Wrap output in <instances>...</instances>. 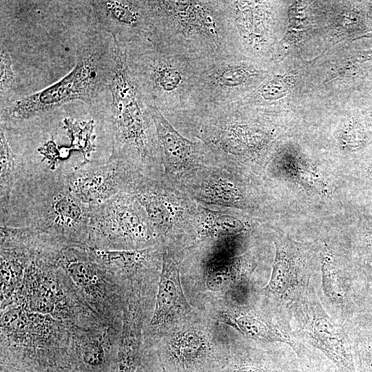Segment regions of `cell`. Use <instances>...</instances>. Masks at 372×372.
<instances>
[{
  "mask_svg": "<svg viewBox=\"0 0 372 372\" xmlns=\"http://www.w3.org/2000/svg\"><path fill=\"white\" fill-rule=\"evenodd\" d=\"M165 117L185 137L204 143L220 164L256 176L265 166L271 132L239 101L185 109Z\"/></svg>",
  "mask_w": 372,
  "mask_h": 372,
  "instance_id": "1",
  "label": "cell"
},
{
  "mask_svg": "<svg viewBox=\"0 0 372 372\" xmlns=\"http://www.w3.org/2000/svg\"><path fill=\"white\" fill-rule=\"evenodd\" d=\"M90 206L70 191L61 172L41 173L18 180L1 226L27 227L61 245H86Z\"/></svg>",
  "mask_w": 372,
  "mask_h": 372,
  "instance_id": "2",
  "label": "cell"
},
{
  "mask_svg": "<svg viewBox=\"0 0 372 372\" xmlns=\"http://www.w3.org/2000/svg\"><path fill=\"white\" fill-rule=\"evenodd\" d=\"M108 88L112 96V138L109 158L124 162L144 176L163 178L154 121L128 68L126 46L115 41Z\"/></svg>",
  "mask_w": 372,
  "mask_h": 372,
  "instance_id": "3",
  "label": "cell"
},
{
  "mask_svg": "<svg viewBox=\"0 0 372 372\" xmlns=\"http://www.w3.org/2000/svg\"><path fill=\"white\" fill-rule=\"evenodd\" d=\"M152 37L192 59L237 53L222 1H147Z\"/></svg>",
  "mask_w": 372,
  "mask_h": 372,
  "instance_id": "4",
  "label": "cell"
},
{
  "mask_svg": "<svg viewBox=\"0 0 372 372\" xmlns=\"http://www.w3.org/2000/svg\"><path fill=\"white\" fill-rule=\"evenodd\" d=\"M128 68L147 106L164 116L189 107L196 60L172 50L150 34L126 46Z\"/></svg>",
  "mask_w": 372,
  "mask_h": 372,
  "instance_id": "5",
  "label": "cell"
},
{
  "mask_svg": "<svg viewBox=\"0 0 372 372\" xmlns=\"http://www.w3.org/2000/svg\"><path fill=\"white\" fill-rule=\"evenodd\" d=\"M113 57V39L108 47L85 50L74 68L61 79L2 107L1 119L8 121L29 120L74 101L91 103L107 85L109 86Z\"/></svg>",
  "mask_w": 372,
  "mask_h": 372,
  "instance_id": "6",
  "label": "cell"
},
{
  "mask_svg": "<svg viewBox=\"0 0 372 372\" xmlns=\"http://www.w3.org/2000/svg\"><path fill=\"white\" fill-rule=\"evenodd\" d=\"M276 248L272 271L262 293L271 308L288 319L307 298L312 285L318 248L293 240L278 227L267 225Z\"/></svg>",
  "mask_w": 372,
  "mask_h": 372,
  "instance_id": "7",
  "label": "cell"
},
{
  "mask_svg": "<svg viewBox=\"0 0 372 372\" xmlns=\"http://www.w3.org/2000/svg\"><path fill=\"white\" fill-rule=\"evenodd\" d=\"M131 194L143 209L163 248L176 251L189 245L194 234L198 204L165 179L142 176Z\"/></svg>",
  "mask_w": 372,
  "mask_h": 372,
  "instance_id": "8",
  "label": "cell"
},
{
  "mask_svg": "<svg viewBox=\"0 0 372 372\" xmlns=\"http://www.w3.org/2000/svg\"><path fill=\"white\" fill-rule=\"evenodd\" d=\"M158 245H161L143 209L131 194L121 193L90 206L87 247L132 250Z\"/></svg>",
  "mask_w": 372,
  "mask_h": 372,
  "instance_id": "9",
  "label": "cell"
},
{
  "mask_svg": "<svg viewBox=\"0 0 372 372\" xmlns=\"http://www.w3.org/2000/svg\"><path fill=\"white\" fill-rule=\"evenodd\" d=\"M264 73L257 65L243 60L238 53L197 59L187 109L238 102Z\"/></svg>",
  "mask_w": 372,
  "mask_h": 372,
  "instance_id": "10",
  "label": "cell"
},
{
  "mask_svg": "<svg viewBox=\"0 0 372 372\" xmlns=\"http://www.w3.org/2000/svg\"><path fill=\"white\" fill-rule=\"evenodd\" d=\"M250 175L216 161L196 170L179 189L205 207L242 215V212H255L261 209L260 199Z\"/></svg>",
  "mask_w": 372,
  "mask_h": 372,
  "instance_id": "11",
  "label": "cell"
},
{
  "mask_svg": "<svg viewBox=\"0 0 372 372\" xmlns=\"http://www.w3.org/2000/svg\"><path fill=\"white\" fill-rule=\"evenodd\" d=\"M291 325L298 342L318 351L341 372H357L348 331L328 314L313 285L293 311Z\"/></svg>",
  "mask_w": 372,
  "mask_h": 372,
  "instance_id": "12",
  "label": "cell"
},
{
  "mask_svg": "<svg viewBox=\"0 0 372 372\" xmlns=\"http://www.w3.org/2000/svg\"><path fill=\"white\" fill-rule=\"evenodd\" d=\"M65 176L72 194L89 206L101 204L121 193H130L144 176L124 162L110 158L104 163H81Z\"/></svg>",
  "mask_w": 372,
  "mask_h": 372,
  "instance_id": "13",
  "label": "cell"
},
{
  "mask_svg": "<svg viewBox=\"0 0 372 372\" xmlns=\"http://www.w3.org/2000/svg\"><path fill=\"white\" fill-rule=\"evenodd\" d=\"M154 121L163 166V178L179 188L198 169L216 162L202 141L181 134L156 107L147 106Z\"/></svg>",
  "mask_w": 372,
  "mask_h": 372,
  "instance_id": "14",
  "label": "cell"
},
{
  "mask_svg": "<svg viewBox=\"0 0 372 372\" xmlns=\"http://www.w3.org/2000/svg\"><path fill=\"white\" fill-rule=\"evenodd\" d=\"M244 216L228 210H214L198 205L193 237L188 245L202 247L205 257L219 253L236 254L250 232Z\"/></svg>",
  "mask_w": 372,
  "mask_h": 372,
  "instance_id": "15",
  "label": "cell"
},
{
  "mask_svg": "<svg viewBox=\"0 0 372 372\" xmlns=\"http://www.w3.org/2000/svg\"><path fill=\"white\" fill-rule=\"evenodd\" d=\"M90 5L99 27L122 45L151 32L147 1L95 0Z\"/></svg>",
  "mask_w": 372,
  "mask_h": 372,
  "instance_id": "16",
  "label": "cell"
},
{
  "mask_svg": "<svg viewBox=\"0 0 372 372\" xmlns=\"http://www.w3.org/2000/svg\"><path fill=\"white\" fill-rule=\"evenodd\" d=\"M258 254L248 251L242 254H216L204 258L205 285L211 291L231 289L240 304L249 299V282L258 267Z\"/></svg>",
  "mask_w": 372,
  "mask_h": 372,
  "instance_id": "17",
  "label": "cell"
},
{
  "mask_svg": "<svg viewBox=\"0 0 372 372\" xmlns=\"http://www.w3.org/2000/svg\"><path fill=\"white\" fill-rule=\"evenodd\" d=\"M321 288L329 303L339 313L341 324L353 317L357 297L355 285L333 250L327 245L318 249Z\"/></svg>",
  "mask_w": 372,
  "mask_h": 372,
  "instance_id": "18",
  "label": "cell"
},
{
  "mask_svg": "<svg viewBox=\"0 0 372 372\" xmlns=\"http://www.w3.org/2000/svg\"><path fill=\"white\" fill-rule=\"evenodd\" d=\"M221 320L249 339L287 345L296 355L302 346L293 337L291 322L283 318L271 319L253 310L239 309L223 313Z\"/></svg>",
  "mask_w": 372,
  "mask_h": 372,
  "instance_id": "19",
  "label": "cell"
},
{
  "mask_svg": "<svg viewBox=\"0 0 372 372\" xmlns=\"http://www.w3.org/2000/svg\"><path fill=\"white\" fill-rule=\"evenodd\" d=\"M189 311L180 281V261L174 251L163 248L156 307L150 324L158 326Z\"/></svg>",
  "mask_w": 372,
  "mask_h": 372,
  "instance_id": "20",
  "label": "cell"
},
{
  "mask_svg": "<svg viewBox=\"0 0 372 372\" xmlns=\"http://www.w3.org/2000/svg\"><path fill=\"white\" fill-rule=\"evenodd\" d=\"M90 249L108 272L128 276L148 271L158 259L162 258L163 253V247L160 245L132 250Z\"/></svg>",
  "mask_w": 372,
  "mask_h": 372,
  "instance_id": "21",
  "label": "cell"
},
{
  "mask_svg": "<svg viewBox=\"0 0 372 372\" xmlns=\"http://www.w3.org/2000/svg\"><path fill=\"white\" fill-rule=\"evenodd\" d=\"M230 372H302L298 359L289 347L271 352L240 356Z\"/></svg>",
  "mask_w": 372,
  "mask_h": 372,
  "instance_id": "22",
  "label": "cell"
},
{
  "mask_svg": "<svg viewBox=\"0 0 372 372\" xmlns=\"http://www.w3.org/2000/svg\"><path fill=\"white\" fill-rule=\"evenodd\" d=\"M203 336L194 331L179 333L172 342L170 360L184 371L196 369L209 360V350Z\"/></svg>",
  "mask_w": 372,
  "mask_h": 372,
  "instance_id": "23",
  "label": "cell"
},
{
  "mask_svg": "<svg viewBox=\"0 0 372 372\" xmlns=\"http://www.w3.org/2000/svg\"><path fill=\"white\" fill-rule=\"evenodd\" d=\"M0 129V206L1 214L6 209L14 186L19 179L20 169L16 162L2 125Z\"/></svg>",
  "mask_w": 372,
  "mask_h": 372,
  "instance_id": "24",
  "label": "cell"
},
{
  "mask_svg": "<svg viewBox=\"0 0 372 372\" xmlns=\"http://www.w3.org/2000/svg\"><path fill=\"white\" fill-rule=\"evenodd\" d=\"M63 123L71 141V148L81 153L83 158L81 163L90 161L89 157L95 149L94 144L95 136L93 134L94 122L92 121H77L71 118H66Z\"/></svg>",
  "mask_w": 372,
  "mask_h": 372,
  "instance_id": "25",
  "label": "cell"
},
{
  "mask_svg": "<svg viewBox=\"0 0 372 372\" xmlns=\"http://www.w3.org/2000/svg\"><path fill=\"white\" fill-rule=\"evenodd\" d=\"M296 356L302 372H341L321 353L304 344Z\"/></svg>",
  "mask_w": 372,
  "mask_h": 372,
  "instance_id": "26",
  "label": "cell"
},
{
  "mask_svg": "<svg viewBox=\"0 0 372 372\" xmlns=\"http://www.w3.org/2000/svg\"><path fill=\"white\" fill-rule=\"evenodd\" d=\"M346 327L353 345L357 372H372V347L363 342L351 327Z\"/></svg>",
  "mask_w": 372,
  "mask_h": 372,
  "instance_id": "27",
  "label": "cell"
},
{
  "mask_svg": "<svg viewBox=\"0 0 372 372\" xmlns=\"http://www.w3.org/2000/svg\"><path fill=\"white\" fill-rule=\"evenodd\" d=\"M0 90L1 101L4 99L6 94L13 86L14 73L12 70V61L8 51L1 45L0 53Z\"/></svg>",
  "mask_w": 372,
  "mask_h": 372,
  "instance_id": "28",
  "label": "cell"
},
{
  "mask_svg": "<svg viewBox=\"0 0 372 372\" xmlns=\"http://www.w3.org/2000/svg\"><path fill=\"white\" fill-rule=\"evenodd\" d=\"M103 351L97 344H90L86 346L83 352L85 362L90 364H95L100 362Z\"/></svg>",
  "mask_w": 372,
  "mask_h": 372,
  "instance_id": "29",
  "label": "cell"
},
{
  "mask_svg": "<svg viewBox=\"0 0 372 372\" xmlns=\"http://www.w3.org/2000/svg\"><path fill=\"white\" fill-rule=\"evenodd\" d=\"M111 372H132L130 358L127 359L123 353V359L116 363Z\"/></svg>",
  "mask_w": 372,
  "mask_h": 372,
  "instance_id": "30",
  "label": "cell"
}]
</instances>
